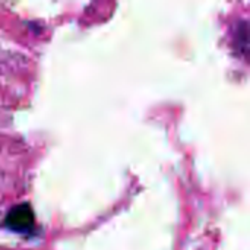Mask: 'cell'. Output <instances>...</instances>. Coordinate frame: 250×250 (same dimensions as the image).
I'll list each match as a JSON object with an SVG mask.
<instances>
[{
  "label": "cell",
  "mask_w": 250,
  "mask_h": 250,
  "mask_svg": "<svg viewBox=\"0 0 250 250\" xmlns=\"http://www.w3.org/2000/svg\"><path fill=\"white\" fill-rule=\"evenodd\" d=\"M34 226H35V217L29 204H21L13 207L4 218V227H7L15 233L28 234L32 231Z\"/></svg>",
  "instance_id": "6da1fadb"
}]
</instances>
